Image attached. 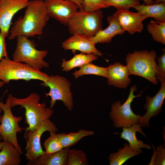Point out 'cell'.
I'll return each instance as SVG.
<instances>
[{
	"label": "cell",
	"mask_w": 165,
	"mask_h": 165,
	"mask_svg": "<svg viewBox=\"0 0 165 165\" xmlns=\"http://www.w3.org/2000/svg\"><path fill=\"white\" fill-rule=\"evenodd\" d=\"M108 67L104 68L95 65L90 63L85 64L80 67L78 70H75L73 75L77 79L80 76L86 75H94L107 78Z\"/></svg>",
	"instance_id": "d4e9b609"
},
{
	"label": "cell",
	"mask_w": 165,
	"mask_h": 165,
	"mask_svg": "<svg viewBox=\"0 0 165 165\" xmlns=\"http://www.w3.org/2000/svg\"><path fill=\"white\" fill-rule=\"evenodd\" d=\"M103 13L101 9L88 12L79 9L71 17L67 24L72 35L80 34L91 38L103 29Z\"/></svg>",
	"instance_id": "5b68a950"
},
{
	"label": "cell",
	"mask_w": 165,
	"mask_h": 165,
	"mask_svg": "<svg viewBox=\"0 0 165 165\" xmlns=\"http://www.w3.org/2000/svg\"><path fill=\"white\" fill-rule=\"evenodd\" d=\"M157 53L154 50L135 51L126 58L130 75L142 77L154 84L158 83L156 77Z\"/></svg>",
	"instance_id": "277c9868"
},
{
	"label": "cell",
	"mask_w": 165,
	"mask_h": 165,
	"mask_svg": "<svg viewBox=\"0 0 165 165\" xmlns=\"http://www.w3.org/2000/svg\"><path fill=\"white\" fill-rule=\"evenodd\" d=\"M165 98V82L161 83V87L154 96L151 97L147 95L146 103L144 108L146 110L144 115L141 116L138 123L141 127H148L150 119L157 115L161 111L162 106Z\"/></svg>",
	"instance_id": "5bb4252c"
},
{
	"label": "cell",
	"mask_w": 165,
	"mask_h": 165,
	"mask_svg": "<svg viewBox=\"0 0 165 165\" xmlns=\"http://www.w3.org/2000/svg\"><path fill=\"white\" fill-rule=\"evenodd\" d=\"M133 8L147 18H153L158 23L165 22V2L154 3L150 5L137 4Z\"/></svg>",
	"instance_id": "d6986e66"
},
{
	"label": "cell",
	"mask_w": 165,
	"mask_h": 165,
	"mask_svg": "<svg viewBox=\"0 0 165 165\" xmlns=\"http://www.w3.org/2000/svg\"><path fill=\"white\" fill-rule=\"evenodd\" d=\"M147 28L154 41L165 45V22L158 23L152 20L148 24Z\"/></svg>",
	"instance_id": "484cf974"
},
{
	"label": "cell",
	"mask_w": 165,
	"mask_h": 165,
	"mask_svg": "<svg viewBox=\"0 0 165 165\" xmlns=\"http://www.w3.org/2000/svg\"><path fill=\"white\" fill-rule=\"evenodd\" d=\"M16 38V47L12 56L13 60L28 64L38 70L49 66V63L44 60L48 54L47 50H37L34 41L28 37L20 35Z\"/></svg>",
	"instance_id": "8992f818"
},
{
	"label": "cell",
	"mask_w": 165,
	"mask_h": 165,
	"mask_svg": "<svg viewBox=\"0 0 165 165\" xmlns=\"http://www.w3.org/2000/svg\"><path fill=\"white\" fill-rule=\"evenodd\" d=\"M154 153L149 165H164L165 163V149L161 145L156 148H154Z\"/></svg>",
	"instance_id": "f546056e"
},
{
	"label": "cell",
	"mask_w": 165,
	"mask_h": 165,
	"mask_svg": "<svg viewBox=\"0 0 165 165\" xmlns=\"http://www.w3.org/2000/svg\"><path fill=\"white\" fill-rule=\"evenodd\" d=\"M114 16L122 28L129 34L141 32L143 29V21L146 19L138 12H132L129 9H117Z\"/></svg>",
	"instance_id": "4fadbf2b"
},
{
	"label": "cell",
	"mask_w": 165,
	"mask_h": 165,
	"mask_svg": "<svg viewBox=\"0 0 165 165\" xmlns=\"http://www.w3.org/2000/svg\"><path fill=\"white\" fill-rule=\"evenodd\" d=\"M137 90L136 86L134 85L131 87L128 98L123 104L121 105V102L118 101L112 104L110 116L115 127H128L138 123L141 116L134 114L131 108L133 99L141 96L142 91L138 95L134 94V92Z\"/></svg>",
	"instance_id": "9c48e42d"
},
{
	"label": "cell",
	"mask_w": 165,
	"mask_h": 165,
	"mask_svg": "<svg viewBox=\"0 0 165 165\" xmlns=\"http://www.w3.org/2000/svg\"><path fill=\"white\" fill-rule=\"evenodd\" d=\"M94 134L93 131L82 129L75 132L68 134L62 133L57 134V135L62 146L64 148L74 145L84 137L92 135Z\"/></svg>",
	"instance_id": "603a6c76"
},
{
	"label": "cell",
	"mask_w": 165,
	"mask_h": 165,
	"mask_svg": "<svg viewBox=\"0 0 165 165\" xmlns=\"http://www.w3.org/2000/svg\"><path fill=\"white\" fill-rule=\"evenodd\" d=\"M69 148H64L57 152L38 157L35 160L27 162V165H66Z\"/></svg>",
	"instance_id": "ffe728a7"
},
{
	"label": "cell",
	"mask_w": 165,
	"mask_h": 165,
	"mask_svg": "<svg viewBox=\"0 0 165 165\" xmlns=\"http://www.w3.org/2000/svg\"><path fill=\"white\" fill-rule=\"evenodd\" d=\"M6 38L1 32H0V61L3 58L8 57L5 39Z\"/></svg>",
	"instance_id": "d6a6232c"
},
{
	"label": "cell",
	"mask_w": 165,
	"mask_h": 165,
	"mask_svg": "<svg viewBox=\"0 0 165 165\" xmlns=\"http://www.w3.org/2000/svg\"><path fill=\"white\" fill-rule=\"evenodd\" d=\"M29 0H0V30L9 36L13 18L18 11L25 8Z\"/></svg>",
	"instance_id": "7c38bea8"
},
{
	"label": "cell",
	"mask_w": 165,
	"mask_h": 165,
	"mask_svg": "<svg viewBox=\"0 0 165 165\" xmlns=\"http://www.w3.org/2000/svg\"><path fill=\"white\" fill-rule=\"evenodd\" d=\"M50 18L53 19L64 25H67L71 17L79 8L70 0H44Z\"/></svg>",
	"instance_id": "8fae6325"
},
{
	"label": "cell",
	"mask_w": 165,
	"mask_h": 165,
	"mask_svg": "<svg viewBox=\"0 0 165 165\" xmlns=\"http://www.w3.org/2000/svg\"><path fill=\"white\" fill-rule=\"evenodd\" d=\"M2 139H3L2 138L0 135V150L2 148L4 144V141L2 142L0 141V140Z\"/></svg>",
	"instance_id": "d590c367"
},
{
	"label": "cell",
	"mask_w": 165,
	"mask_h": 165,
	"mask_svg": "<svg viewBox=\"0 0 165 165\" xmlns=\"http://www.w3.org/2000/svg\"><path fill=\"white\" fill-rule=\"evenodd\" d=\"M58 130L56 125L49 119L43 121L35 131L25 132L24 137L26 143L25 156L28 162L34 160L45 153L41 143V138L43 133L46 131L56 133Z\"/></svg>",
	"instance_id": "30bf717a"
},
{
	"label": "cell",
	"mask_w": 165,
	"mask_h": 165,
	"mask_svg": "<svg viewBox=\"0 0 165 165\" xmlns=\"http://www.w3.org/2000/svg\"><path fill=\"white\" fill-rule=\"evenodd\" d=\"M46 73L32 68L25 63L4 58L0 61V81L5 84L11 80H37L46 82L49 78Z\"/></svg>",
	"instance_id": "3957f363"
},
{
	"label": "cell",
	"mask_w": 165,
	"mask_h": 165,
	"mask_svg": "<svg viewBox=\"0 0 165 165\" xmlns=\"http://www.w3.org/2000/svg\"><path fill=\"white\" fill-rule=\"evenodd\" d=\"M75 3L79 6V9H82L83 0H70Z\"/></svg>",
	"instance_id": "836d02e7"
},
{
	"label": "cell",
	"mask_w": 165,
	"mask_h": 165,
	"mask_svg": "<svg viewBox=\"0 0 165 165\" xmlns=\"http://www.w3.org/2000/svg\"><path fill=\"white\" fill-rule=\"evenodd\" d=\"M9 95L12 107L19 105L25 109V122L28 125L25 132L35 131L43 121L49 119L53 113L52 108L46 107L44 103H39L40 97L37 93H31L24 98H17L11 94Z\"/></svg>",
	"instance_id": "7a4b0ae2"
},
{
	"label": "cell",
	"mask_w": 165,
	"mask_h": 165,
	"mask_svg": "<svg viewBox=\"0 0 165 165\" xmlns=\"http://www.w3.org/2000/svg\"><path fill=\"white\" fill-rule=\"evenodd\" d=\"M41 85L49 87L50 91L45 93L46 97H51L50 107L52 108L57 100L61 101L67 109L71 111L73 107L72 94L71 91V83L64 77L59 75H51L45 82Z\"/></svg>",
	"instance_id": "ba28073f"
},
{
	"label": "cell",
	"mask_w": 165,
	"mask_h": 165,
	"mask_svg": "<svg viewBox=\"0 0 165 165\" xmlns=\"http://www.w3.org/2000/svg\"><path fill=\"white\" fill-rule=\"evenodd\" d=\"M139 1H143L144 2V4L145 5H150L154 3L153 0H138Z\"/></svg>",
	"instance_id": "e575fe53"
},
{
	"label": "cell",
	"mask_w": 165,
	"mask_h": 165,
	"mask_svg": "<svg viewBox=\"0 0 165 165\" xmlns=\"http://www.w3.org/2000/svg\"><path fill=\"white\" fill-rule=\"evenodd\" d=\"M9 95L5 103L0 101V108L3 114L0 124V135L4 141H8L13 145L21 154L22 151L17 140V133H20L24 129L20 127L19 123L22 120L21 116H14L13 114Z\"/></svg>",
	"instance_id": "52a82bcc"
},
{
	"label": "cell",
	"mask_w": 165,
	"mask_h": 165,
	"mask_svg": "<svg viewBox=\"0 0 165 165\" xmlns=\"http://www.w3.org/2000/svg\"><path fill=\"white\" fill-rule=\"evenodd\" d=\"M83 0L82 9L87 12H93L108 8L101 0Z\"/></svg>",
	"instance_id": "4dcf8cb0"
},
{
	"label": "cell",
	"mask_w": 165,
	"mask_h": 165,
	"mask_svg": "<svg viewBox=\"0 0 165 165\" xmlns=\"http://www.w3.org/2000/svg\"><path fill=\"white\" fill-rule=\"evenodd\" d=\"M108 7L113 6L117 9H129L140 4L138 0H101Z\"/></svg>",
	"instance_id": "f1b7e54d"
},
{
	"label": "cell",
	"mask_w": 165,
	"mask_h": 165,
	"mask_svg": "<svg viewBox=\"0 0 165 165\" xmlns=\"http://www.w3.org/2000/svg\"><path fill=\"white\" fill-rule=\"evenodd\" d=\"M5 84V83L2 81H0V88H1Z\"/></svg>",
	"instance_id": "74e56055"
},
{
	"label": "cell",
	"mask_w": 165,
	"mask_h": 165,
	"mask_svg": "<svg viewBox=\"0 0 165 165\" xmlns=\"http://www.w3.org/2000/svg\"><path fill=\"white\" fill-rule=\"evenodd\" d=\"M140 124L138 123L133 124L130 127H123V131L121 134L120 138L127 141L129 145L133 150L141 153L142 148L150 149L151 147L148 144H145L141 140H138L136 136L137 132H140L146 137L145 134L142 131Z\"/></svg>",
	"instance_id": "ac0fdd59"
},
{
	"label": "cell",
	"mask_w": 165,
	"mask_h": 165,
	"mask_svg": "<svg viewBox=\"0 0 165 165\" xmlns=\"http://www.w3.org/2000/svg\"><path fill=\"white\" fill-rule=\"evenodd\" d=\"M130 72L127 66L116 62L108 67L107 78L109 85L126 89L131 82Z\"/></svg>",
	"instance_id": "2e32d148"
},
{
	"label": "cell",
	"mask_w": 165,
	"mask_h": 165,
	"mask_svg": "<svg viewBox=\"0 0 165 165\" xmlns=\"http://www.w3.org/2000/svg\"><path fill=\"white\" fill-rule=\"evenodd\" d=\"M25 8L23 16L15 20L10 28L8 39L20 35L29 37L42 34L50 19L44 0H29Z\"/></svg>",
	"instance_id": "6da1fadb"
},
{
	"label": "cell",
	"mask_w": 165,
	"mask_h": 165,
	"mask_svg": "<svg viewBox=\"0 0 165 165\" xmlns=\"http://www.w3.org/2000/svg\"><path fill=\"white\" fill-rule=\"evenodd\" d=\"M162 2H165V0H155L154 3H158Z\"/></svg>",
	"instance_id": "8d00e7d4"
},
{
	"label": "cell",
	"mask_w": 165,
	"mask_h": 165,
	"mask_svg": "<svg viewBox=\"0 0 165 165\" xmlns=\"http://www.w3.org/2000/svg\"><path fill=\"white\" fill-rule=\"evenodd\" d=\"M97 56L93 53L84 54L81 53L75 54L71 59L66 61L62 59L61 67L62 71H68L77 67H80L83 65L96 60Z\"/></svg>",
	"instance_id": "7402d4cb"
},
{
	"label": "cell",
	"mask_w": 165,
	"mask_h": 165,
	"mask_svg": "<svg viewBox=\"0 0 165 165\" xmlns=\"http://www.w3.org/2000/svg\"><path fill=\"white\" fill-rule=\"evenodd\" d=\"M56 133L50 132V136L44 142L43 145L45 148V154L54 153L63 148Z\"/></svg>",
	"instance_id": "83f0119b"
},
{
	"label": "cell",
	"mask_w": 165,
	"mask_h": 165,
	"mask_svg": "<svg viewBox=\"0 0 165 165\" xmlns=\"http://www.w3.org/2000/svg\"><path fill=\"white\" fill-rule=\"evenodd\" d=\"M62 47L65 50H78L84 54L93 53L100 56L103 54L90 38L80 34H74L66 39L62 42Z\"/></svg>",
	"instance_id": "9a60e30c"
},
{
	"label": "cell",
	"mask_w": 165,
	"mask_h": 165,
	"mask_svg": "<svg viewBox=\"0 0 165 165\" xmlns=\"http://www.w3.org/2000/svg\"><path fill=\"white\" fill-rule=\"evenodd\" d=\"M108 26L105 29L98 32L94 36L90 38L94 43H108L117 35H122L125 31L121 28L113 15L108 16L107 19Z\"/></svg>",
	"instance_id": "e0dca14e"
},
{
	"label": "cell",
	"mask_w": 165,
	"mask_h": 165,
	"mask_svg": "<svg viewBox=\"0 0 165 165\" xmlns=\"http://www.w3.org/2000/svg\"><path fill=\"white\" fill-rule=\"evenodd\" d=\"M4 141V146L0 152V165H20L21 162L20 153L12 143Z\"/></svg>",
	"instance_id": "44dd1931"
},
{
	"label": "cell",
	"mask_w": 165,
	"mask_h": 165,
	"mask_svg": "<svg viewBox=\"0 0 165 165\" xmlns=\"http://www.w3.org/2000/svg\"><path fill=\"white\" fill-rule=\"evenodd\" d=\"M141 153L133 150L129 144L126 143L123 148H120L117 152L110 154L108 156L109 163L110 165H121L128 159Z\"/></svg>",
	"instance_id": "cb8c5ba5"
},
{
	"label": "cell",
	"mask_w": 165,
	"mask_h": 165,
	"mask_svg": "<svg viewBox=\"0 0 165 165\" xmlns=\"http://www.w3.org/2000/svg\"><path fill=\"white\" fill-rule=\"evenodd\" d=\"M163 53L157 58L156 77L161 83L165 82V50L163 49Z\"/></svg>",
	"instance_id": "1f68e13d"
},
{
	"label": "cell",
	"mask_w": 165,
	"mask_h": 165,
	"mask_svg": "<svg viewBox=\"0 0 165 165\" xmlns=\"http://www.w3.org/2000/svg\"><path fill=\"white\" fill-rule=\"evenodd\" d=\"M86 155L82 150L69 148L66 165H88Z\"/></svg>",
	"instance_id": "4316f807"
},
{
	"label": "cell",
	"mask_w": 165,
	"mask_h": 165,
	"mask_svg": "<svg viewBox=\"0 0 165 165\" xmlns=\"http://www.w3.org/2000/svg\"><path fill=\"white\" fill-rule=\"evenodd\" d=\"M2 112V109L1 108H0V122H1V119L2 118V116L1 115V113Z\"/></svg>",
	"instance_id": "f35d334b"
}]
</instances>
